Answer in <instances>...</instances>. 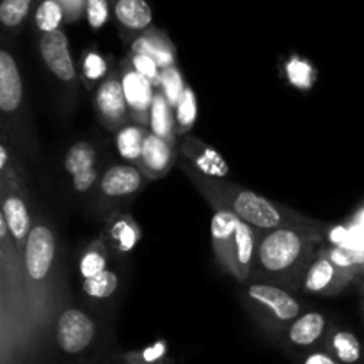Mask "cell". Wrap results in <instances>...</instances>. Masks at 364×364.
I'll return each instance as SVG.
<instances>
[{"instance_id":"obj_1","label":"cell","mask_w":364,"mask_h":364,"mask_svg":"<svg viewBox=\"0 0 364 364\" xmlns=\"http://www.w3.org/2000/svg\"><path fill=\"white\" fill-rule=\"evenodd\" d=\"M212 244L224 269L244 283L255 265L256 242L255 228L235 215L230 210L219 208L210 224Z\"/></svg>"},{"instance_id":"obj_2","label":"cell","mask_w":364,"mask_h":364,"mask_svg":"<svg viewBox=\"0 0 364 364\" xmlns=\"http://www.w3.org/2000/svg\"><path fill=\"white\" fill-rule=\"evenodd\" d=\"M313 231L304 228H276L263 231L256 245L255 263L267 274H284L297 267L315 244Z\"/></svg>"},{"instance_id":"obj_3","label":"cell","mask_w":364,"mask_h":364,"mask_svg":"<svg viewBox=\"0 0 364 364\" xmlns=\"http://www.w3.org/2000/svg\"><path fill=\"white\" fill-rule=\"evenodd\" d=\"M205 192L219 205V208L230 210L255 230L270 231L287 226V213L256 192L219 183L212 185V192Z\"/></svg>"},{"instance_id":"obj_4","label":"cell","mask_w":364,"mask_h":364,"mask_svg":"<svg viewBox=\"0 0 364 364\" xmlns=\"http://www.w3.org/2000/svg\"><path fill=\"white\" fill-rule=\"evenodd\" d=\"M25 272L28 279L41 283L46 279L55 258V237L46 226H34L25 242Z\"/></svg>"},{"instance_id":"obj_5","label":"cell","mask_w":364,"mask_h":364,"mask_svg":"<svg viewBox=\"0 0 364 364\" xmlns=\"http://www.w3.org/2000/svg\"><path fill=\"white\" fill-rule=\"evenodd\" d=\"M96 327L85 313L78 309H66L57 320V345L66 354H80L95 340Z\"/></svg>"},{"instance_id":"obj_6","label":"cell","mask_w":364,"mask_h":364,"mask_svg":"<svg viewBox=\"0 0 364 364\" xmlns=\"http://www.w3.org/2000/svg\"><path fill=\"white\" fill-rule=\"evenodd\" d=\"M96 107H98L100 119L107 128L110 130L119 128L121 130L123 127H127L124 123H127L130 109H128L121 78L114 75L100 85V89L96 91Z\"/></svg>"},{"instance_id":"obj_7","label":"cell","mask_w":364,"mask_h":364,"mask_svg":"<svg viewBox=\"0 0 364 364\" xmlns=\"http://www.w3.org/2000/svg\"><path fill=\"white\" fill-rule=\"evenodd\" d=\"M39 52L46 68L55 75L59 80L71 82L75 78V64L71 59L70 41L63 31L41 34L39 38Z\"/></svg>"},{"instance_id":"obj_8","label":"cell","mask_w":364,"mask_h":364,"mask_svg":"<svg viewBox=\"0 0 364 364\" xmlns=\"http://www.w3.org/2000/svg\"><path fill=\"white\" fill-rule=\"evenodd\" d=\"M121 82H123V91L127 96V103L130 112L137 117L139 123H149V110H151L153 100H155V85L139 75L134 68H124L121 73Z\"/></svg>"},{"instance_id":"obj_9","label":"cell","mask_w":364,"mask_h":364,"mask_svg":"<svg viewBox=\"0 0 364 364\" xmlns=\"http://www.w3.org/2000/svg\"><path fill=\"white\" fill-rule=\"evenodd\" d=\"M352 274L343 272L338 269L326 255L318 256L315 262L309 265L306 272L304 288L309 294L318 295H333L338 294L347 283H350Z\"/></svg>"},{"instance_id":"obj_10","label":"cell","mask_w":364,"mask_h":364,"mask_svg":"<svg viewBox=\"0 0 364 364\" xmlns=\"http://www.w3.org/2000/svg\"><path fill=\"white\" fill-rule=\"evenodd\" d=\"M249 297L269 309L270 315L279 322H295L301 313V304L288 291L272 284H252L249 288Z\"/></svg>"},{"instance_id":"obj_11","label":"cell","mask_w":364,"mask_h":364,"mask_svg":"<svg viewBox=\"0 0 364 364\" xmlns=\"http://www.w3.org/2000/svg\"><path fill=\"white\" fill-rule=\"evenodd\" d=\"M23 98L20 71L14 57L7 50L0 52V109L14 112Z\"/></svg>"},{"instance_id":"obj_12","label":"cell","mask_w":364,"mask_h":364,"mask_svg":"<svg viewBox=\"0 0 364 364\" xmlns=\"http://www.w3.org/2000/svg\"><path fill=\"white\" fill-rule=\"evenodd\" d=\"M114 18L124 32L139 34L151 28L153 11L148 0H110Z\"/></svg>"},{"instance_id":"obj_13","label":"cell","mask_w":364,"mask_h":364,"mask_svg":"<svg viewBox=\"0 0 364 364\" xmlns=\"http://www.w3.org/2000/svg\"><path fill=\"white\" fill-rule=\"evenodd\" d=\"M174 162V151L171 144L159 135L148 132L144 141V148H142V156L139 166L144 169V173L149 178H160L164 174L169 173Z\"/></svg>"},{"instance_id":"obj_14","label":"cell","mask_w":364,"mask_h":364,"mask_svg":"<svg viewBox=\"0 0 364 364\" xmlns=\"http://www.w3.org/2000/svg\"><path fill=\"white\" fill-rule=\"evenodd\" d=\"M142 187V174L135 166H114L105 171L100 181V188L109 198L132 196Z\"/></svg>"},{"instance_id":"obj_15","label":"cell","mask_w":364,"mask_h":364,"mask_svg":"<svg viewBox=\"0 0 364 364\" xmlns=\"http://www.w3.org/2000/svg\"><path fill=\"white\" fill-rule=\"evenodd\" d=\"M132 52L134 53H146L151 59L156 60L160 70L174 66V48L173 43L169 41L164 32L156 31V28H148L142 32L132 45Z\"/></svg>"},{"instance_id":"obj_16","label":"cell","mask_w":364,"mask_h":364,"mask_svg":"<svg viewBox=\"0 0 364 364\" xmlns=\"http://www.w3.org/2000/svg\"><path fill=\"white\" fill-rule=\"evenodd\" d=\"M2 217L6 220L7 228H9L11 237L14 238L18 245H23V242H27L28 235H31V215H28L27 205L23 203V199L18 198V196H9L6 198L2 206Z\"/></svg>"},{"instance_id":"obj_17","label":"cell","mask_w":364,"mask_h":364,"mask_svg":"<svg viewBox=\"0 0 364 364\" xmlns=\"http://www.w3.org/2000/svg\"><path fill=\"white\" fill-rule=\"evenodd\" d=\"M174 130H176V117L173 114V105L167 102L164 92H156L149 110V132L173 144Z\"/></svg>"},{"instance_id":"obj_18","label":"cell","mask_w":364,"mask_h":364,"mask_svg":"<svg viewBox=\"0 0 364 364\" xmlns=\"http://www.w3.org/2000/svg\"><path fill=\"white\" fill-rule=\"evenodd\" d=\"M323 331H326V318L320 313H306V315L299 316L294 323L290 326L288 336L294 345L299 347H311L316 341L322 338Z\"/></svg>"},{"instance_id":"obj_19","label":"cell","mask_w":364,"mask_h":364,"mask_svg":"<svg viewBox=\"0 0 364 364\" xmlns=\"http://www.w3.org/2000/svg\"><path fill=\"white\" fill-rule=\"evenodd\" d=\"M146 135H148V130L144 128V124H127L121 128L116 137V146L121 159L134 164L141 162Z\"/></svg>"},{"instance_id":"obj_20","label":"cell","mask_w":364,"mask_h":364,"mask_svg":"<svg viewBox=\"0 0 364 364\" xmlns=\"http://www.w3.org/2000/svg\"><path fill=\"white\" fill-rule=\"evenodd\" d=\"M64 20H66V14L57 0H39L34 13V23L41 34L60 31Z\"/></svg>"},{"instance_id":"obj_21","label":"cell","mask_w":364,"mask_h":364,"mask_svg":"<svg viewBox=\"0 0 364 364\" xmlns=\"http://www.w3.org/2000/svg\"><path fill=\"white\" fill-rule=\"evenodd\" d=\"M96 153L89 142H77L68 151L66 160H64V167L71 176H78L82 173L95 169Z\"/></svg>"},{"instance_id":"obj_22","label":"cell","mask_w":364,"mask_h":364,"mask_svg":"<svg viewBox=\"0 0 364 364\" xmlns=\"http://www.w3.org/2000/svg\"><path fill=\"white\" fill-rule=\"evenodd\" d=\"M331 348L334 352V358L343 364H355L361 359L363 348L361 341L355 334L348 333V331H340L333 336L331 341Z\"/></svg>"},{"instance_id":"obj_23","label":"cell","mask_w":364,"mask_h":364,"mask_svg":"<svg viewBox=\"0 0 364 364\" xmlns=\"http://www.w3.org/2000/svg\"><path fill=\"white\" fill-rule=\"evenodd\" d=\"M327 258L343 272L355 276L358 270L364 269V247H347V245H336L326 252Z\"/></svg>"},{"instance_id":"obj_24","label":"cell","mask_w":364,"mask_h":364,"mask_svg":"<svg viewBox=\"0 0 364 364\" xmlns=\"http://www.w3.org/2000/svg\"><path fill=\"white\" fill-rule=\"evenodd\" d=\"M34 0H2L0 2V23L9 31H16L32 9Z\"/></svg>"},{"instance_id":"obj_25","label":"cell","mask_w":364,"mask_h":364,"mask_svg":"<svg viewBox=\"0 0 364 364\" xmlns=\"http://www.w3.org/2000/svg\"><path fill=\"white\" fill-rule=\"evenodd\" d=\"M176 132L178 134H185L194 127L196 119H198V102H196V95L191 87H185L183 95H181L180 102L176 103Z\"/></svg>"},{"instance_id":"obj_26","label":"cell","mask_w":364,"mask_h":364,"mask_svg":"<svg viewBox=\"0 0 364 364\" xmlns=\"http://www.w3.org/2000/svg\"><path fill=\"white\" fill-rule=\"evenodd\" d=\"M82 288H84L85 295L92 299H109L117 290V276L110 270H103L98 276L84 279Z\"/></svg>"},{"instance_id":"obj_27","label":"cell","mask_w":364,"mask_h":364,"mask_svg":"<svg viewBox=\"0 0 364 364\" xmlns=\"http://www.w3.org/2000/svg\"><path fill=\"white\" fill-rule=\"evenodd\" d=\"M160 87H162V92L167 98V102H169L174 109L176 103L180 102L181 95H183L187 85L183 84V78H181L180 70H178L176 66H171V68H166V70H162Z\"/></svg>"},{"instance_id":"obj_28","label":"cell","mask_w":364,"mask_h":364,"mask_svg":"<svg viewBox=\"0 0 364 364\" xmlns=\"http://www.w3.org/2000/svg\"><path fill=\"white\" fill-rule=\"evenodd\" d=\"M287 75L294 85L302 89H309L313 80H315V68H311V64L299 59V57H291L287 64Z\"/></svg>"},{"instance_id":"obj_29","label":"cell","mask_w":364,"mask_h":364,"mask_svg":"<svg viewBox=\"0 0 364 364\" xmlns=\"http://www.w3.org/2000/svg\"><path fill=\"white\" fill-rule=\"evenodd\" d=\"M112 237L114 240L117 242V247H119L121 251H130V249H134V245L139 242L141 233H139L137 224L132 219H127V217H124V219L117 220V223L114 224Z\"/></svg>"},{"instance_id":"obj_30","label":"cell","mask_w":364,"mask_h":364,"mask_svg":"<svg viewBox=\"0 0 364 364\" xmlns=\"http://www.w3.org/2000/svg\"><path fill=\"white\" fill-rule=\"evenodd\" d=\"M107 265V256L105 249L102 245H92L84 256H82L80 262V274L84 279H89V277H95L98 274H102L105 270Z\"/></svg>"},{"instance_id":"obj_31","label":"cell","mask_w":364,"mask_h":364,"mask_svg":"<svg viewBox=\"0 0 364 364\" xmlns=\"http://www.w3.org/2000/svg\"><path fill=\"white\" fill-rule=\"evenodd\" d=\"M201 149H203L201 156L191 155V159L194 160L196 167H198L201 173L208 174V176H224V174L228 173V166L224 164V160L220 159L215 151L205 148V146H201Z\"/></svg>"},{"instance_id":"obj_32","label":"cell","mask_w":364,"mask_h":364,"mask_svg":"<svg viewBox=\"0 0 364 364\" xmlns=\"http://www.w3.org/2000/svg\"><path fill=\"white\" fill-rule=\"evenodd\" d=\"M130 66L137 71L139 75H142L144 78H148L153 85H160V78H162V70L156 64L155 59H151L146 53H134L132 52L130 57Z\"/></svg>"},{"instance_id":"obj_33","label":"cell","mask_w":364,"mask_h":364,"mask_svg":"<svg viewBox=\"0 0 364 364\" xmlns=\"http://www.w3.org/2000/svg\"><path fill=\"white\" fill-rule=\"evenodd\" d=\"M110 16V0H87L85 2V20L95 31L102 28Z\"/></svg>"},{"instance_id":"obj_34","label":"cell","mask_w":364,"mask_h":364,"mask_svg":"<svg viewBox=\"0 0 364 364\" xmlns=\"http://www.w3.org/2000/svg\"><path fill=\"white\" fill-rule=\"evenodd\" d=\"M107 71V64H105V59H103L100 53H87V57L84 59V75L87 80L95 82V80H100V78L105 75Z\"/></svg>"},{"instance_id":"obj_35","label":"cell","mask_w":364,"mask_h":364,"mask_svg":"<svg viewBox=\"0 0 364 364\" xmlns=\"http://www.w3.org/2000/svg\"><path fill=\"white\" fill-rule=\"evenodd\" d=\"M63 6L66 21H78L82 14H85V2L87 0H57Z\"/></svg>"},{"instance_id":"obj_36","label":"cell","mask_w":364,"mask_h":364,"mask_svg":"<svg viewBox=\"0 0 364 364\" xmlns=\"http://www.w3.org/2000/svg\"><path fill=\"white\" fill-rule=\"evenodd\" d=\"M96 178H98V173H96V169H91V171H87V173L78 174V176L73 178V187L77 188L78 192L89 191V188L92 187V183L96 181Z\"/></svg>"},{"instance_id":"obj_37","label":"cell","mask_w":364,"mask_h":364,"mask_svg":"<svg viewBox=\"0 0 364 364\" xmlns=\"http://www.w3.org/2000/svg\"><path fill=\"white\" fill-rule=\"evenodd\" d=\"M304 364H340V363H338V359H334L333 355L323 354V352H315V354L306 358Z\"/></svg>"},{"instance_id":"obj_38","label":"cell","mask_w":364,"mask_h":364,"mask_svg":"<svg viewBox=\"0 0 364 364\" xmlns=\"http://www.w3.org/2000/svg\"><path fill=\"white\" fill-rule=\"evenodd\" d=\"M7 166V148L6 146H0V169H6Z\"/></svg>"},{"instance_id":"obj_39","label":"cell","mask_w":364,"mask_h":364,"mask_svg":"<svg viewBox=\"0 0 364 364\" xmlns=\"http://www.w3.org/2000/svg\"><path fill=\"white\" fill-rule=\"evenodd\" d=\"M361 291H363V297H364V283L361 284Z\"/></svg>"},{"instance_id":"obj_40","label":"cell","mask_w":364,"mask_h":364,"mask_svg":"<svg viewBox=\"0 0 364 364\" xmlns=\"http://www.w3.org/2000/svg\"><path fill=\"white\" fill-rule=\"evenodd\" d=\"M363 315H364V299H363Z\"/></svg>"}]
</instances>
